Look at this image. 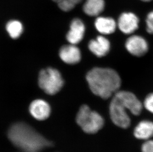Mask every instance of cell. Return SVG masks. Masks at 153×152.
<instances>
[{"label": "cell", "instance_id": "6da1fadb", "mask_svg": "<svg viewBox=\"0 0 153 152\" xmlns=\"http://www.w3.org/2000/svg\"><path fill=\"white\" fill-rule=\"evenodd\" d=\"M142 107L141 102L133 93L118 91L110 103V117L114 125L126 129L130 126L131 122L126 110H128L133 115L138 116L141 113Z\"/></svg>", "mask_w": 153, "mask_h": 152}, {"label": "cell", "instance_id": "7a4b0ae2", "mask_svg": "<svg viewBox=\"0 0 153 152\" xmlns=\"http://www.w3.org/2000/svg\"><path fill=\"white\" fill-rule=\"evenodd\" d=\"M7 136L15 146L25 152H39L52 145L33 128L23 122L12 125Z\"/></svg>", "mask_w": 153, "mask_h": 152}, {"label": "cell", "instance_id": "3957f363", "mask_svg": "<svg viewBox=\"0 0 153 152\" xmlns=\"http://www.w3.org/2000/svg\"><path fill=\"white\" fill-rule=\"evenodd\" d=\"M86 80L91 91L102 99H108L118 91L121 79L116 71L96 67L87 74Z\"/></svg>", "mask_w": 153, "mask_h": 152}, {"label": "cell", "instance_id": "277c9868", "mask_svg": "<svg viewBox=\"0 0 153 152\" xmlns=\"http://www.w3.org/2000/svg\"><path fill=\"white\" fill-rule=\"evenodd\" d=\"M76 122L87 134H94L98 132L104 126L102 117L89 107L83 105L80 108L76 118Z\"/></svg>", "mask_w": 153, "mask_h": 152}, {"label": "cell", "instance_id": "5b68a950", "mask_svg": "<svg viewBox=\"0 0 153 152\" xmlns=\"http://www.w3.org/2000/svg\"><path fill=\"white\" fill-rule=\"evenodd\" d=\"M39 86L48 94L58 93L64 85V80L60 72L53 68L41 71L38 79Z\"/></svg>", "mask_w": 153, "mask_h": 152}, {"label": "cell", "instance_id": "8992f818", "mask_svg": "<svg viewBox=\"0 0 153 152\" xmlns=\"http://www.w3.org/2000/svg\"><path fill=\"white\" fill-rule=\"evenodd\" d=\"M126 47L130 54L137 57L145 55L149 48L146 40L138 35H133L129 38L126 41Z\"/></svg>", "mask_w": 153, "mask_h": 152}, {"label": "cell", "instance_id": "52a82bcc", "mask_svg": "<svg viewBox=\"0 0 153 152\" xmlns=\"http://www.w3.org/2000/svg\"><path fill=\"white\" fill-rule=\"evenodd\" d=\"M139 20L132 13H124L119 17L117 26L120 30L126 34H130L138 29Z\"/></svg>", "mask_w": 153, "mask_h": 152}, {"label": "cell", "instance_id": "ba28073f", "mask_svg": "<svg viewBox=\"0 0 153 152\" xmlns=\"http://www.w3.org/2000/svg\"><path fill=\"white\" fill-rule=\"evenodd\" d=\"M29 109L31 115L39 121L47 119L51 114L49 104L42 99H37L31 102Z\"/></svg>", "mask_w": 153, "mask_h": 152}, {"label": "cell", "instance_id": "9c48e42d", "mask_svg": "<svg viewBox=\"0 0 153 152\" xmlns=\"http://www.w3.org/2000/svg\"><path fill=\"white\" fill-rule=\"evenodd\" d=\"M85 31V25L81 20L74 19L71 23L70 30L67 35V40L71 44L76 45L82 40Z\"/></svg>", "mask_w": 153, "mask_h": 152}, {"label": "cell", "instance_id": "30bf717a", "mask_svg": "<svg viewBox=\"0 0 153 152\" xmlns=\"http://www.w3.org/2000/svg\"><path fill=\"white\" fill-rule=\"evenodd\" d=\"M59 57L65 63L75 64L81 58V52L75 45H65L61 47L59 52Z\"/></svg>", "mask_w": 153, "mask_h": 152}, {"label": "cell", "instance_id": "8fae6325", "mask_svg": "<svg viewBox=\"0 0 153 152\" xmlns=\"http://www.w3.org/2000/svg\"><path fill=\"white\" fill-rule=\"evenodd\" d=\"M109 41L104 36H98L95 39L92 40L88 44V48L94 55L99 58L105 56L110 50Z\"/></svg>", "mask_w": 153, "mask_h": 152}, {"label": "cell", "instance_id": "7c38bea8", "mask_svg": "<svg viewBox=\"0 0 153 152\" xmlns=\"http://www.w3.org/2000/svg\"><path fill=\"white\" fill-rule=\"evenodd\" d=\"M95 26L98 31L102 34L109 35L116 31L117 24L111 17H98L96 19Z\"/></svg>", "mask_w": 153, "mask_h": 152}, {"label": "cell", "instance_id": "4fadbf2b", "mask_svg": "<svg viewBox=\"0 0 153 152\" xmlns=\"http://www.w3.org/2000/svg\"><path fill=\"white\" fill-rule=\"evenodd\" d=\"M134 135L137 139L147 140L153 137V122L143 121L138 124L134 131Z\"/></svg>", "mask_w": 153, "mask_h": 152}, {"label": "cell", "instance_id": "5bb4252c", "mask_svg": "<svg viewBox=\"0 0 153 152\" xmlns=\"http://www.w3.org/2000/svg\"><path fill=\"white\" fill-rule=\"evenodd\" d=\"M105 6L104 0H86L83 10L87 15L96 16L103 12Z\"/></svg>", "mask_w": 153, "mask_h": 152}, {"label": "cell", "instance_id": "9a60e30c", "mask_svg": "<svg viewBox=\"0 0 153 152\" xmlns=\"http://www.w3.org/2000/svg\"><path fill=\"white\" fill-rule=\"evenodd\" d=\"M6 30L10 37L13 39H17L22 33L23 26L18 20H11L7 24Z\"/></svg>", "mask_w": 153, "mask_h": 152}, {"label": "cell", "instance_id": "2e32d148", "mask_svg": "<svg viewBox=\"0 0 153 152\" xmlns=\"http://www.w3.org/2000/svg\"><path fill=\"white\" fill-rule=\"evenodd\" d=\"M57 3L59 9L64 12H68L74 9L82 0H53Z\"/></svg>", "mask_w": 153, "mask_h": 152}, {"label": "cell", "instance_id": "e0dca14e", "mask_svg": "<svg viewBox=\"0 0 153 152\" xmlns=\"http://www.w3.org/2000/svg\"><path fill=\"white\" fill-rule=\"evenodd\" d=\"M144 106L148 111L153 114V93H151L146 97Z\"/></svg>", "mask_w": 153, "mask_h": 152}, {"label": "cell", "instance_id": "ac0fdd59", "mask_svg": "<svg viewBox=\"0 0 153 152\" xmlns=\"http://www.w3.org/2000/svg\"><path fill=\"white\" fill-rule=\"evenodd\" d=\"M147 31L149 34H153V10L150 12L146 19Z\"/></svg>", "mask_w": 153, "mask_h": 152}, {"label": "cell", "instance_id": "d6986e66", "mask_svg": "<svg viewBox=\"0 0 153 152\" xmlns=\"http://www.w3.org/2000/svg\"><path fill=\"white\" fill-rule=\"evenodd\" d=\"M142 152H153V140H149L143 144L142 147Z\"/></svg>", "mask_w": 153, "mask_h": 152}, {"label": "cell", "instance_id": "ffe728a7", "mask_svg": "<svg viewBox=\"0 0 153 152\" xmlns=\"http://www.w3.org/2000/svg\"><path fill=\"white\" fill-rule=\"evenodd\" d=\"M141 1H152V0H141Z\"/></svg>", "mask_w": 153, "mask_h": 152}]
</instances>
